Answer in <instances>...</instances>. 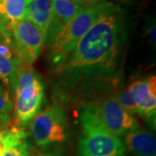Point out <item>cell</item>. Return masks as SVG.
I'll return each instance as SVG.
<instances>
[{"label": "cell", "instance_id": "obj_10", "mask_svg": "<svg viewBox=\"0 0 156 156\" xmlns=\"http://www.w3.org/2000/svg\"><path fill=\"white\" fill-rule=\"evenodd\" d=\"M124 145L137 156H156V140L144 129H136L124 135Z\"/></svg>", "mask_w": 156, "mask_h": 156}, {"label": "cell", "instance_id": "obj_16", "mask_svg": "<svg viewBox=\"0 0 156 156\" xmlns=\"http://www.w3.org/2000/svg\"><path fill=\"white\" fill-rule=\"evenodd\" d=\"M0 55L5 56L10 60H17L19 59L17 56H14L13 51L11 50V46L6 42L5 40L0 39Z\"/></svg>", "mask_w": 156, "mask_h": 156}, {"label": "cell", "instance_id": "obj_20", "mask_svg": "<svg viewBox=\"0 0 156 156\" xmlns=\"http://www.w3.org/2000/svg\"><path fill=\"white\" fill-rule=\"evenodd\" d=\"M33 0H26V3H27V5H28L30 3V2H32Z\"/></svg>", "mask_w": 156, "mask_h": 156}, {"label": "cell", "instance_id": "obj_23", "mask_svg": "<svg viewBox=\"0 0 156 156\" xmlns=\"http://www.w3.org/2000/svg\"><path fill=\"white\" fill-rule=\"evenodd\" d=\"M0 34H1V33H0Z\"/></svg>", "mask_w": 156, "mask_h": 156}, {"label": "cell", "instance_id": "obj_13", "mask_svg": "<svg viewBox=\"0 0 156 156\" xmlns=\"http://www.w3.org/2000/svg\"><path fill=\"white\" fill-rule=\"evenodd\" d=\"M23 64L20 59L10 60L0 55V80L9 89H15L17 74Z\"/></svg>", "mask_w": 156, "mask_h": 156}, {"label": "cell", "instance_id": "obj_21", "mask_svg": "<svg viewBox=\"0 0 156 156\" xmlns=\"http://www.w3.org/2000/svg\"><path fill=\"white\" fill-rule=\"evenodd\" d=\"M94 3H99V0H92Z\"/></svg>", "mask_w": 156, "mask_h": 156}, {"label": "cell", "instance_id": "obj_11", "mask_svg": "<svg viewBox=\"0 0 156 156\" xmlns=\"http://www.w3.org/2000/svg\"><path fill=\"white\" fill-rule=\"evenodd\" d=\"M25 19L37 26L47 37L53 19V0H33L26 7Z\"/></svg>", "mask_w": 156, "mask_h": 156}, {"label": "cell", "instance_id": "obj_1", "mask_svg": "<svg viewBox=\"0 0 156 156\" xmlns=\"http://www.w3.org/2000/svg\"><path fill=\"white\" fill-rule=\"evenodd\" d=\"M129 30L128 14L118 5L89 29L56 69L62 97L69 98L111 76L118 68Z\"/></svg>", "mask_w": 156, "mask_h": 156}, {"label": "cell", "instance_id": "obj_3", "mask_svg": "<svg viewBox=\"0 0 156 156\" xmlns=\"http://www.w3.org/2000/svg\"><path fill=\"white\" fill-rule=\"evenodd\" d=\"M15 114L18 124H26L38 115L44 99V85L33 69L23 64L15 84Z\"/></svg>", "mask_w": 156, "mask_h": 156}, {"label": "cell", "instance_id": "obj_2", "mask_svg": "<svg viewBox=\"0 0 156 156\" xmlns=\"http://www.w3.org/2000/svg\"><path fill=\"white\" fill-rule=\"evenodd\" d=\"M111 2H99L80 11L71 21L65 24L50 41L48 54L50 65L56 70L64 62L76 46L80 39L101 17L115 7Z\"/></svg>", "mask_w": 156, "mask_h": 156}, {"label": "cell", "instance_id": "obj_4", "mask_svg": "<svg viewBox=\"0 0 156 156\" xmlns=\"http://www.w3.org/2000/svg\"><path fill=\"white\" fill-rule=\"evenodd\" d=\"M86 107L100 127L118 137L139 128L136 119L124 109L115 97L99 103H89Z\"/></svg>", "mask_w": 156, "mask_h": 156}, {"label": "cell", "instance_id": "obj_18", "mask_svg": "<svg viewBox=\"0 0 156 156\" xmlns=\"http://www.w3.org/2000/svg\"><path fill=\"white\" fill-rule=\"evenodd\" d=\"M3 151H4V146L2 142V128L0 127V156H2Z\"/></svg>", "mask_w": 156, "mask_h": 156}, {"label": "cell", "instance_id": "obj_15", "mask_svg": "<svg viewBox=\"0 0 156 156\" xmlns=\"http://www.w3.org/2000/svg\"><path fill=\"white\" fill-rule=\"evenodd\" d=\"M115 98L121 104L124 109H126L131 115H138L136 103L134 101V87L133 84H129L124 90L118 92Z\"/></svg>", "mask_w": 156, "mask_h": 156}, {"label": "cell", "instance_id": "obj_6", "mask_svg": "<svg viewBox=\"0 0 156 156\" xmlns=\"http://www.w3.org/2000/svg\"><path fill=\"white\" fill-rule=\"evenodd\" d=\"M10 32L13 38L11 48H14L17 57L23 64L30 66L40 56L46 44V36L25 18L13 23L9 29V35Z\"/></svg>", "mask_w": 156, "mask_h": 156}, {"label": "cell", "instance_id": "obj_19", "mask_svg": "<svg viewBox=\"0 0 156 156\" xmlns=\"http://www.w3.org/2000/svg\"><path fill=\"white\" fill-rule=\"evenodd\" d=\"M41 156H61L58 154H56V153H50V154H44V155Z\"/></svg>", "mask_w": 156, "mask_h": 156}, {"label": "cell", "instance_id": "obj_5", "mask_svg": "<svg viewBox=\"0 0 156 156\" xmlns=\"http://www.w3.org/2000/svg\"><path fill=\"white\" fill-rule=\"evenodd\" d=\"M30 131L40 147L62 142L67 137V116L63 108L53 105L38 114L32 122Z\"/></svg>", "mask_w": 156, "mask_h": 156}, {"label": "cell", "instance_id": "obj_9", "mask_svg": "<svg viewBox=\"0 0 156 156\" xmlns=\"http://www.w3.org/2000/svg\"><path fill=\"white\" fill-rule=\"evenodd\" d=\"M2 156H30L25 132L20 126L2 128Z\"/></svg>", "mask_w": 156, "mask_h": 156}, {"label": "cell", "instance_id": "obj_12", "mask_svg": "<svg viewBox=\"0 0 156 156\" xmlns=\"http://www.w3.org/2000/svg\"><path fill=\"white\" fill-rule=\"evenodd\" d=\"M95 4L92 0H53L52 21L62 28L82 10Z\"/></svg>", "mask_w": 156, "mask_h": 156}, {"label": "cell", "instance_id": "obj_8", "mask_svg": "<svg viewBox=\"0 0 156 156\" xmlns=\"http://www.w3.org/2000/svg\"><path fill=\"white\" fill-rule=\"evenodd\" d=\"M134 101L138 115L147 119L155 120L156 78L154 76L142 78L132 83Z\"/></svg>", "mask_w": 156, "mask_h": 156}, {"label": "cell", "instance_id": "obj_22", "mask_svg": "<svg viewBox=\"0 0 156 156\" xmlns=\"http://www.w3.org/2000/svg\"><path fill=\"white\" fill-rule=\"evenodd\" d=\"M0 127H1V126H0Z\"/></svg>", "mask_w": 156, "mask_h": 156}, {"label": "cell", "instance_id": "obj_14", "mask_svg": "<svg viewBox=\"0 0 156 156\" xmlns=\"http://www.w3.org/2000/svg\"><path fill=\"white\" fill-rule=\"evenodd\" d=\"M13 111V101L9 91L0 85V126L9 122Z\"/></svg>", "mask_w": 156, "mask_h": 156}, {"label": "cell", "instance_id": "obj_17", "mask_svg": "<svg viewBox=\"0 0 156 156\" xmlns=\"http://www.w3.org/2000/svg\"><path fill=\"white\" fill-rule=\"evenodd\" d=\"M115 2H118V3H122V4H138L142 0H113Z\"/></svg>", "mask_w": 156, "mask_h": 156}, {"label": "cell", "instance_id": "obj_7", "mask_svg": "<svg viewBox=\"0 0 156 156\" xmlns=\"http://www.w3.org/2000/svg\"><path fill=\"white\" fill-rule=\"evenodd\" d=\"M79 140V156H125L126 147L122 140L101 127L83 128Z\"/></svg>", "mask_w": 156, "mask_h": 156}]
</instances>
